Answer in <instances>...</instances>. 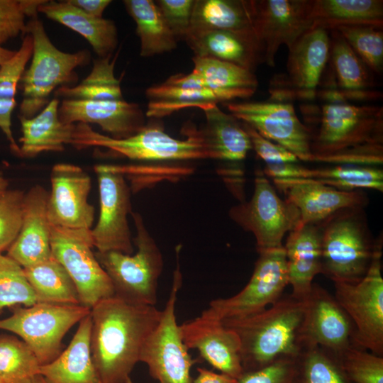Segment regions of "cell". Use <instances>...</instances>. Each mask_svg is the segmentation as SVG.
Returning a JSON list of instances; mask_svg holds the SVG:
<instances>
[{
	"label": "cell",
	"mask_w": 383,
	"mask_h": 383,
	"mask_svg": "<svg viewBox=\"0 0 383 383\" xmlns=\"http://www.w3.org/2000/svg\"><path fill=\"white\" fill-rule=\"evenodd\" d=\"M90 314L91 357L101 383H126L162 311L114 295L96 304Z\"/></svg>",
	"instance_id": "1"
},
{
	"label": "cell",
	"mask_w": 383,
	"mask_h": 383,
	"mask_svg": "<svg viewBox=\"0 0 383 383\" xmlns=\"http://www.w3.org/2000/svg\"><path fill=\"white\" fill-rule=\"evenodd\" d=\"M313 162L379 167L383 162V109L326 104L313 134Z\"/></svg>",
	"instance_id": "2"
},
{
	"label": "cell",
	"mask_w": 383,
	"mask_h": 383,
	"mask_svg": "<svg viewBox=\"0 0 383 383\" xmlns=\"http://www.w3.org/2000/svg\"><path fill=\"white\" fill-rule=\"evenodd\" d=\"M305 303L290 295L257 313L221 321L240 343L244 372L264 367L282 357L296 358L302 350L299 332Z\"/></svg>",
	"instance_id": "3"
},
{
	"label": "cell",
	"mask_w": 383,
	"mask_h": 383,
	"mask_svg": "<svg viewBox=\"0 0 383 383\" xmlns=\"http://www.w3.org/2000/svg\"><path fill=\"white\" fill-rule=\"evenodd\" d=\"M184 140L174 138L157 121L146 124L135 134L114 139L94 131L88 124H74L71 144L80 150L102 147L131 160L152 162H179L209 159L201 130L185 127Z\"/></svg>",
	"instance_id": "4"
},
{
	"label": "cell",
	"mask_w": 383,
	"mask_h": 383,
	"mask_svg": "<svg viewBox=\"0 0 383 383\" xmlns=\"http://www.w3.org/2000/svg\"><path fill=\"white\" fill-rule=\"evenodd\" d=\"M26 26V33L33 38V49L30 65L20 81L23 99L18 116L30 118L46 106L57 88L70 87L77 82L74 70L89 64L91 55L87 50L74 53L60 50L51 42L38 16L32 18Z\"/></svg>",
	"instance_id": "5"
},
{
	"label": "cell",
	"mask_w": 383,
	"mask_h": 383,
	"mask_svg": "<svg viewBox=\"0 0 383 383\" xmlns=\"http://www.w3.org/2000/svg\"><path fill=\"white\" fill-rule=\"evenodd\" d=\"M364 207H350L318 223L322 273L333 282L356 283L366 274L373 256L372 240Z\"/></svg>",
	"instance_id": "6"
},
{
	"label": "cell",
	"mask_w": 383,
	"mask_h": 383,
	"mask_svg": "<svg viewBox=\"0 0 383 383\" xmlns=\"http://www.w3.org/2000/svg\"><path fill=\"white\" fill-rule=\"evenodd\" d=\"M136 229L135 254L118 251L100 252L95 256L109 277L115 296L132 304L155 306L158 279L163 257L139 213H131Z\"/></svg>",
	"instance_id": "7"
},
{
	"label": "cell",
	"mask_w": 383,
	"mask_h": 383,
	"mask_svg": "<svg viewBox=\"0 0 383 383\" xmlns=\"http://www.w3.org/2000/svg\"><path fill=\"white\" fill-rule=\"evenodd\" d=\"M12 314L0 319V329L18 335L33 350L41 365L53 361L61 353L67 331L89 315L82 304L36 303L15 306Z\"/></svg>",
	"instance_id": "8"
},
{
	"label": "cell",
	"mask_w": 383,
	"mask_h": 383,
	"mask_svg": "<svg viewBox=\"0 0 383 383\" xmlns=\"http://www.w3.org/2000/svg\"><path fill=\"white\" fill-rule=\"evenodd\" d=\"M382 237L375 240L370 267L356 283L333 282L335 299L355 326V345L383 357Z\"/></svg>",
	"instance_id": "9"
},
{
	"label": "cell",
	"mask_w": 383,
	"mask_h": 383,
	"mask_svg": "<svg viewBox=\"0 0 383 383\" xmlns=\"http://www.w3.org/2000/svg\"><path fill=\"white\" fill-rule=\"evenodd\" d=\"M229 216L243 229L253 234L258 252L282 248L284 235L300 226L299 210L278 196L259 170L255 172L250 199L231 208Z\"/></svg>",
	"instance_id": "10"
},
{
	"label": "cell",
	"mask_w": 383,
	"mask_h": 383,
	"mask_svg": "<svg viewBox=\"0 0 383 383\" xmlns=\"http://www.w3.org/2000/svg\"><path fill=\"white\" fill-rule=\"evenodd\" d=\"M179 251L177 248V267L169 298L140 355V362L147 365L150 375L160 383H193L191 368L194 361L182 339L175 314L177 294L182 283Z\"/></svg>",
	"instance_id": "11"
},
{
	"label": "cell",
	"mask_w": 383,
	"mask_h": 383,
	"mask_svg": "<svg viewBox=\"0 0 383 383\" xmlns=\"http://www.w3.org/2000/svg\"><path fill=\"white\" fill-rule=\"evenodd\" d=\"M252 274L238 294L211 301L201 315L223 321L261 312L276 303L289 284L284 247L258 252Z\"/></svg>",
	"instance_id": "12"
},
{
	"label": "cell",
	"mask_w": 383,
	"mask_h": 383,
	"mask_svg": "<svg viewBox=\"0 0 383 383\" xmlns=\"http://www.w3.org/2000/svg\"><path fill=\"white\" fill-rule=\"evenodd\" d=\"M91 230H72L50 225L52 256L73 281L80 304L89 309L115 295L109 277L92 251Z\"/></svg>",
	"instance_id": "13"
},
{
	"label": "cell",
	"mask_w": 383,
	"mask_h": 383,
	"mask_svg": "<svg viewBox=\"0 0 383 383\" xmlns=\"http://www.w3.org/2000/svg\"><path fill=\"white\" fill-rule=\"evenodd\" d=\"M331 37L328 30L313 28L289 50L287 73L276 77L271 83L272 101L287 102L292 99L311 100L328 62Z\"/></svg>",
	"instance_id": "14"
},
{
	"label": "cell",
	"mask_w": 383,
	"mask_h": 383,
	"mask_svg": "<svg viewBox=\"0 0 383 383\" xmlns=\"http://www.w3.org/2000/svg\"><path fill=\"white\" fill-rule=\"evenodd\" d=\"M230 114L263 137L283 146L299 160L313 162L312 133L299 118L289 102H229Z\"/></svg>",
	"instance_id": "15"
},
{
	"label": "cell",
	"mask_w": 383,
	"mask_h": 383,
	"mask_svg": "<svg viewBox=\"0 0 383 383\" xmlns=\"http://www.w3.org/2000/svg\"><path fill=\"white\" fill-rule=\"evenodd\" d=\"M99 183L100 213L91 230L98 252L118 251L131 255L133 240L127 216L131 213V191L124 176L110 165L94 167Z\"/></svg>",
	"instance_id": "16"
},
{
	"label": "cell",
	"mask_w": 383,
	"mask_h": 383,
	"mask_svg": "<svg viewBox=\"0 0 383 383\" xmlns=\"http://www.w3.org/2000/svg\"><path fill=\"white\" fill-rule=\"evenodd\" d=\"M254 29L260 42L262 60L274 67L280 46L289 50L313 28L311 0H251Z\"/></svg>",
	"instance_id": "17"
},
{
	"label": "cell",
	"mask_w": 383,
	"mask_h": 383,
	"mask_svg": "<svg viewBox=\"0 0 383 383\" xmlns=\"http://www.w3.org/2000/svg\"><path fill=\"white\" fill-rule=\"evenodd\" d=\"M299 338L302 349L319 346L340 357L355 345V326L336 301L323 287L313 283L305 299Z\"/></svg>",
	"instance_id": "18"
},
{
	"label": "cell",
	"mask_w": 383,
	"mask_h": 383,
	"mask_svg": "<svg viewBox=\"0 0 383 383\" xmlns=\"http://www.w3.org/2000/svg\"><path fill=\"white\" fill-rule=\"evenodd\" d=\"M206 126L201 130L209 159L223 162L218 172L240 201L243 194V170L240 164L252 150L250 138L242 123L217 105L203 110Z\"/></svg>",
	"instance_id": "19"
},
{
	"label": "cell",
	"mask_w": 383,
	"mask_h": 383,
	"mask_svg": "<svg viewBox=\"0 0 383 383\" xmlns=\"http://www.w3.org/2000/svg\"><path fill=\"white\" fill-rule=\"evenodd\" d=\"M50 181L47 203L50 224L72 230L91 229L94 208L88 201L91 189L89 174L79 166L59 163L52 169Z\"/></svg>",
	"instance_id": "20"
},
{
	"label": "cell",
	"mask_w": 383,
	"mask_h": 383,
	"mask_svg": "<svg viewBox=\"0 0 383 383\" xmlns=\"http://www.w3.org/2000/svg\"><path fill=\"white\" fill-rule=\"evenodd\" d=\"M179 331L188 350H197L221 373L237 379L242 376L239 338L221 321L201 315L179 325Z\"/></svg>",
	"instance_id": "21"
},
{
	"label": "cell",
	"mask_w": 383,
	"mask_h": 383,
	"mask_svg": "<svg viewBox=\"0 0 383 383\" xmlns=\"http://www.w3.org/2000/svg\"><path fill=\"white\" fill-rule=\"evenodd\" d=\"M60 120L67 124L95 123L114 139H124L140 131L145 125L140 106L125 99L85 101L63 99L58 109Z\"/></svg>",
	"instance_id": "22"
},
{
	"label": "cell",
	"mask_w": 383,
	"mask_h": 383,
	"mask_svg": "<svg viewBox=\"0 0 383 383\" xmlns=\"http://www.w3.org/2000/svg\"><path fill=\"white\" fill-rule=\"evenodd\" d=\"M273 182L285 200L299 210L300 225L319 223L340 210L364 207L367 201L361 190H341L309 181L274 179Z\"/></svg>",
	"instance_id": "23"
},
{
	"label": "cell",
	"mask_w": 383,
	"mask_h": 383,
	"mask_svg": "<svg viewBox=\"0 0 383 383\" xmlns=\"http://www.w3.org/2000/svg\"><path fill=\"white\" fill-rule=\"evenodd\" d=\"M48 195L40 185H35L25 193L22 226L7 250V255L23 268L52 257L50 224L47 216Z\"/></svg>",
	"instance_id": "24"
},
{
	"label": "cell",
	"mask_w": 383,
	"mask_h": 383,
	"mask_svg": "<svg viewBox=\"0 0 383 383\" xmlns=\"http://www.w3.org/2000/svg\"><path fill=\"white\" fill-rule=\"evenodd\" d=\"M286 254L292 296L304 300L309 295L314 277L322 273L321 231L318 223L299 226L288 233L283 245Z\"/></svg>",
	"instance_id": "25"
},
{
	"label": "cell",
	"mask_w": 383,
	"mask_h": 383,
	"mask_svg": "<svg viewBox=\"0 0 383 383\" xmlns=\"http://www.w3.org/2000/svg\"><path fill=\"white\" fill-rule=\"evenodd\" d=\"M184 40L194 56L224 61L252 72L262 60L257 40L232 31H189Z\"/></svg>",
	"instance_id": "26"
},
{
	"label": "cell",
	"mask_w": 383,
	"mask_h": 383,
	"mask_svg": "<svg viewBox=\"0 0 383 383\" xmlns=\"http://www.w3.org/2000/svg\"><path fill=\"white\" fill-rule=\"evenodd\" d=\"M91 326L89 313L79 321L67 348L51 362L40 365V375L48 383H101L91 357Z\"/></svg>",
	"instance_id": "27"
},
{
	"label": "cell",
	"mask_w": 383,
	"mask_h": 383,
	"mask_svg": "<svg viewBox=\"0 0 383 383\" xmlns=\"http://www.w3.org/2000/svg\"><path fill=\"white\" fill-rule=\"evenodd\" d=\"M38 11L83 36L98 57L112 55L118 45V30L112 20L91 16L67 1H48Z\"/></svg>",
	"instance_id": "28"
},
{
	"label": "cell",
	"mask_w": 383,
	"mask_h": 383,
	"mask_svg": "<svg viewBox=\"0 0 383 383\" xmlns=\"http://www.w3.org/2000/svg\"><path fill=\"white\" fill-rule=\"evenodd\" d=\"M60 99L55 98L36 116L26 118L18 116L22 137L19 155L33 157L43 152H62L70 145L75 123H64L59 118Z\"/></svg>",
	"instance_id": "29"
},
{
	"label": "cell",
	"mask_w": 383,
	"mask_h": 383,
	"mask_svg": "<svg viewBox=\"0 0 383 383\" xmlns=\"http://www.w3.org/2000/svg\"><path fill=\"white\" fill-rule=\"evenodd\" d=\"M192 72L218 102L252 96L258 86L254 72L224 61L194 56Z\"/></svg>",
	"instance_id": "30"
},
{
	"label": "cell",
	"mask_w": 383,
	"mask_h": 383,
	"mask_svg": "<svg viewBox=\"0 0 383 383\" xmlns=\"http://www.w3.org/2000/svg\"><path fill=\"white\" fill-rule=\"evenodd\" d=\"M208 30L232 31L258 40L251 0H195L189 31Z\"/></svg>",
	"instance_id": "31"
},
{
	"label": "cell",
	"mask_w": 383,
	"mask_h": 383,
	"mask_svg": "<svg viewBox=\"0 0 383 383\" xmlns=\"http://www.w3.org/2000/svg\"><path fill=\"white\" fill-rule=\"evenodd\" d=\"M313 28L327 30L342 26L370 25L382 28L383 1L380 0H311Z\"/></svg>",
	"instance_id": "32"
},
{
	"label": "cell",
	"mask_w": 383,
	"mask_h": 383,
	"mask_svg": "<svg viewBox=\"0 0 383 383\" xmlns=\"http://www.w3.org/2000/svg\"><path fill=\"white\" fill-rule=\"evenodd\" d=\"M286 179L314 182L341 190L383 191V171L377 166L335 165L311 169L292 163Z\"/></svg>",
	"instance_id": "33"
},
{
	"label": "cell",
	"mask_w": 383,
	"mask_h": 383,
	"mask_svg": "<svg viewBox=\"0 0 383 383\" xmlns=\"http://www.w3.org/2000/svg\"><path fill=\"white\" fill-rule=\"evenodd\" d=\"M123 2L136 24L140 56L151 57L177 48V40L164 21L155 1L125 0Z\"/></svg>",
	"instance_id": "34"
},
{
	"label": "cell",
	"mask_w": 383,
	"mask_h": 383,
	"mask_svg": "<svg viewBox=\"0 0 383 383\" xmlns=\"http://www.w3.org/2000/svg\"><path fill=\"white\" fill-rule=\"evenodd\" d=\"M37 303L81 304L77 288L64 267L52 256L23 268Z\"/></svg>",
	"instance_id": "35"
},
{
	"label": "cell",
	"mask_w": 383,
	"mask_h": 383,
	"mask_svg": "<svg viewBox=\"0 0 383 383\" xmlns=\"http://www.w3.org/2000/svg\"><path fill=\"white\" fill-rule=\"evenodd\" d=\"M117 54L113 59L112 55L94 59L89 74L76 86L57 89L55 98L85 101L123 100L120 82L114 75Z\"/></svg>",
	"instance_id": "36"
},
{
	"label": "cell",
	"mask_w": 383,
	"mask_h": 383,
	"mask_svg": "<svg viewBox=\"0 0 383 383\" xmlns=\"http://www.w3.org/2000/svg\"><path fill=\"white\" fill-rule=\"evenodd\" d=\"M330 57L336 89L367 90L374 86L370 70L342 35L332 30Z\"/></svg>",
	"instance_id": "37"
},
{
	"label": "cell",
	"mask_w": 383,
	"mask_h": 383,
	"mask_svg": "<svg viewBox=\"0 0 383 383\" xmlns=\"http://www.w3.org/2000/svg\"><path fill=\"white\" fill-rule=\"evenodd\" d=\"M145 94L148 99L145 116L160 118L188 107L202 110L218 104L209 90L186 89L162 83L148 88Z\"/></svg>",
	"instance_id": "38"
},
{
	"label": "cell",
	"mask_w": 383,
	"mask_h": 383,
	"mask_svg": "<svg viewBox=\"0 0 383 383\" xmlns=\"http://www.w3.org/2000/svg\"><path fill=\"white\" fill-rule=\"evenodd\" d=\"M40 364L30 347L12 335H0V377L4 383H36Z\"/></svg>",
	"instance_id": "39"
},
{
	"label": "cell",
	"mask_w": 383,
	"mask_h": 383,
	"mask_svg": "<svg viewBox=\"0 0 383 383\" xmlns=\"http://www.w3.org/2000/svg\"><path fill=\"white\" fill-rule=\"evenodd\" d=\"M295 383H353L340 359L319 346L304 348L296 357Z\"/></svg>",
	"instance_id": "40"
},
{
	"label": "cell",
	"mask_w": 383,
	"mask_h": 383,
	"mask_svg": "<svg viewBox=\"0 0 383 383\" xmlns=\"http://www.w3.org/2000/svg\"><path fill=\"white\" fill-rule=\"evenodd\" d=\"M36 303L23 267L7 255L0 253V314L6 308L30 306Z\"/></svg>",
	"instance_id": "41"
},
{
	"label": "cell",
	"mask_w": 383,
	"mask_h": 383,
	"mask_svg": "<svg viewBox=\"0 0 383 383\" xmlns=\"http://www.w3.org/2000/svg\"><path fill=\"white\" fill-rule=\"evenodd\" d=\"M382 28L370 25H359L342 26L335 30L370 71L380 73L383 69Z\"/></svg>",
	"instance_id": "42"
},
{
	"label": "cell",
	"mask_w": 383,
	"mask_h": 383,
	"mask_svg": "<svg viewBox=\"0 0 383 383\" xmlns=\"http://www.w3.org/2000/svg\"><path fill=\"white\" fill-rule=\"evenodd\" d=\"M338 358L353 383H383V357L352 345Z\"/></svg>",
	"instance_id": "43"
},
{
	"label": "cell",
	"mask_w": 383,
	"mask_h": 383,
	"mask_svg": "<svg viewBox=\"0 0 383 383\" xmlns=\"http://www.w3.org/2000/svg\"><path fill=\"white\" fill-rule=\"evenodd\" d=\"M45 0H0V45L19 34H26V17L38 16Z\"/></svg>",
	"instance_id": "44"
},
{
	"label": "cell",
	"mask_w": 383,
	"mask_h": 383,
	"mask_svg": "<svg viewBox=\"0 0 383 383\" xmlns=\"http://www.w3.org/2000/svg\"><path fill=\"white\" fill-rule=\"evenodd\" d=\"M25 193L8 189L0 199V253L17 238L23 221Z\"/></svg>",
	"instance_id": "45"
},
{
	"label": "cell",
	"mask_w": 383,
	"mask_h": 383,
	"mask_svg": "<svg viewBox=\"0 0 383 383\" xmlns=\"http://www.w3.org/2000/svg\"><path fill=\"white\" fill-rule=\"evenodd\" d=\"M33 49L30 34L23 35L20 48L0 65V98H15L18 84L32 57Z\"/></svg>",
	"instance_id": "46"
},
{
	"label": "cell",
	"mask_w": 383,
	"mask_h": 383,
	"mask_svg": "<svg viewBox=\"0 0 383 383\" xmlns=\"http://www.w3.org/2000/svg\"><path fill=\"white\" fill-rule=\"evenodd\" d=\"M195 0H158L155 3L167 26L178 41L188 34Z\"/></svg>",
	"instance_id": "47"
},
{
	"label": "cell",
	"mask_w": 383,
	"mask_h": 383,
	"mask_svg": "<svg viewBox=\"0 0 383 383\" xmlns=\"http://www.w3.org/2000/svg\"><path fill=\"white\" fill-rule=\"evenodd\" d=\"M296 358L282 357L253 371L243 372L238 383H295Z\"/></svg>",
	"instance_id": "48"
},
{
	"label": "cell",
	"mask_w": 383,
	"mask_h": 383,
	"mask_svg": "<svg viewBox=\"0 0 383 383\" xmlns=\"http://www.w3.org/2000/svg\"><path fill=\"white\" fill-rule=\"evenodd\" d=\"M241 123L250 138L252 149L265 162V165L284 162L297 163L299 161L295 155L283 146L263 137L246 123Z\"/></svg>",
	"instance_id": "49"
},
{
	"label": "cell",
	"mask_w": 383,
	"mask_h": 383,
	"mask_svg": "<svg viewBox=\"0 0 383 383\" xmlns=\"http://www.w3.org/2000/svg\"><path fill=\"white\" fill-rule=\"evenodd\" d=\"M16 106L15 98H0V129L9 142L11 150L19 155L20 147L11 131V114Z\"/></svg>",
	"instance_id": "50"
},
{
	"label": "cell",
	"mask_w": 383,
	"mask_h": 383,
	"mask_svg": "<svg viewBox=\"0 0 383 383\" xmlns=\"http://www.w3.org/2000/svg\"><path fill=\"white\" fill-rule=\"evenodd\" d=\"M67 1L84 13L96 18H102L104 11L111 3L110 0H67Z\"/></svg>",
	"instance_id": "51"
},
{
	"label": "cell",
	"mask_w": 383,
	"mask_h": 383,
	"mask_svg": "<svg viewBox=\"0 0 383 383\" xmlns=\"http://www.w3.org/2000/svg\"><path fill=\"white\" fill-rule=\"evenodd\" d=\"M193 383H238V379L223 373H216L204 367L197 369Z\"/></svg>",
	"instance_id": "52"
},
{
	"label": "cell",
	"mask_w": 383,
	"mask_h": 383,
	"mask_svg": "<svg viewBox=\"0 0 383 383\" xmlns=\"http://www.w3.org/2000/svg\"><path fill=\"white\" fill-rule=\"evenodd\" d=\"M15 52L16 51L6 49L0 45V65L10 59L14 55Z\"/></svg>",
	"instance_id": "53"
},
{
	"label": "cell",
	"mask_w": 383,
	"mask_h": 383,
	"mask_svg": "<svg viewBox=\"0 0 383 383\" xmlns=\"http://www.w3.org/2000/svg\"><path fill=\"white\" fill-rule=\"evenodd\" d=\"M9 182L2 172H0V199L8 190Z\"/></svg>",
	"instance_id": "54"
},
{
	"label": "cell",
	"mask_w": 383,
	"mask_h": 383,
	"mask_svg": "<svg viewBox=\"0 0 383 383\" xmlns=\"http://www.w3.org/2000/svg\"><path fill=\"white\" fill-rule=\"evenodd\" d=\"M36 383H48L45 379L41 376Z\"/></svg>",
	"instance_id": "55"
},
{
	"label": "cell",
	"mask_w": 383,
	"mask_h": 383,
	"mask_svg": "<svg viewBox=\"0 0 383 383\" xmlns=\"http://www.w3.org/2000/svg\"><path fill=\"white\" fill-rule=\"evenodd\" d=\"M126 383H134V382H133L131 380V379L130 378V379H128V380L127 381Z\"/></svg>",
	"instance_id": "56"
},
{
	"label": "cell",
	"mask_w": 383,
	"mask_h": 383,
	"mask_svg": "<svg viewBox=\"0 0 383 383\" xmlns=\"http://www.w3.org/2000/svg\"><path fill=\"white\" fill-rule=\"evenodd\" d=\"M0 383H4L3 380L1 379V378L0 377Z\"/></svg>",
	"instance_id": "57"
}]
</instances>
